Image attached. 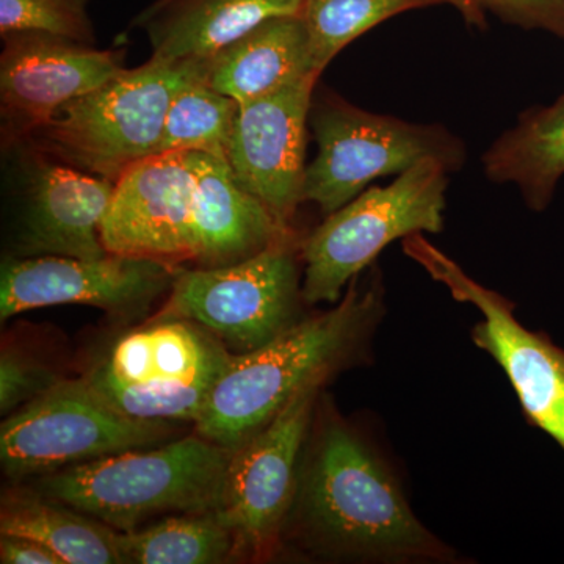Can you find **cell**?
<instances>
[{"instance_id": "cell-1", "label": "cell", "mask_w": 564, "mask_h": 564, "mask_svg": "<svg viewBox=\"0 0 564 564\" xmlns=\"http://www.w3.org/2000/svg\"><path fill=\"white\" fill-rule=\"evenodd\" d=\"M321 400L284 533L334 562H458L454 549L414 514L388 459L329 400Z\"/></svg>"}, {"instance_id": "cell-2", "label": "cell", "mask_w": 564, "mask_h": 564, "mask_svg": "<svg viewBox=\"0 0 564 564\" xmlns=\"http://www.w3.org/2000/svg\"><path fill=\"white\" fill-rule=\"evenodd\" d=\"M384 296L373 263L332 310L302 318L261 348L234 355L195 422L196 433L236 451L304 389L323 388L340 370L369 358L384 318Z\"/></svg>"}, {"instance_id": "cell-3", "label": "cell", "mask_w": 564, "mask_h": 564, "mask_svg": "<svg viewBox=\"0 0 564 564\" xmlns=\"http://www.w3.org/2000/svg\"><path fill=\"white\" fill-rule=\"evenodd\" d=\"M234 451L202 434L104 456L40 478L36 491L131 532L162 514L220 513Z\"/></svg>"}, {"instance_id": "cell-4", "label": "cell", "mask_w": 564, "mask_h": 564, "mask_svg": "<svg viewBox=\"0 0 564 564\" xmlns=\"http://www.w3.org/2000/svg\"><path fill=\"white\" fill-rule=\"evenodd\" d=\"M206 80V58L165 61L151 55L88 95L66 102L25 147L111 182L158 152L174 95ZM22 147V144H21Z\"/></svg>"}, {"instance_id": "cell-5", "label": "cell", "mask_w": 564, "mask_h": 564, "mask_svg": "<svg viewBox=\"0 0 564 564\" xmlns=\"http://www.w3.org/2000/svg\"><path fill=\"white\" fill-rule=\"evenodd\" d=\"M310 128L317 152L307 163L303 202L314 203L325 217L380 177L400 176L429 159L451 173L466 162L463 141L444 126L372 113L332 90L314 91Z\"/></svg>"}, {"instance_id": "cell-6", "label": "cell", "mask_w": 564, "mask_h": 564, "mask_svg": "<svg viewBox=\"0 0 564 564\" xmlns=\"http://www.w3.org/2000/svg\"><path fill=\"white\" fill-rule=\"evenodd\" d=\"M232 356L198 323L159 315L121 336L85 378L137 421L196 422Z\"/></svg>"}, {"instance_id": "cell-7", "label": "cell", "mask_w": 564, "mask_h": 564, "mask_svg": "<svg viewBox=\"0 0 564 564\" xmlns=\"http://www.w3.org/2000/svg\"><path fill=\"white\" fill-rule=\"evenodd\" d=\"M448 174L429 159L326 215L302 240L304 303L336 304L386 247L413 234L443 231Z\"/></svg>"}, {"instance_id": "cell-8", "label": "cell", "mask_w": 564, "mask_h": 564, "mask_svg": "<svg viewBox=\"0 0 564 564\" xmlns=\"http://www.w3.org/2000/svg\"><path fill=\"white\" fill-rule=\"evenodd\" d=\"M302 240L293 231L231 265L177 269L159 315L198 323L242 355L302 321Z\"/></svg>"}, {"instance_id": "cell-9", "label": "cell", "mask_w": 564, "mask_h": 564, "mask_svg": "<svg viewBox=\"0 0 564 564\" xmlns=\"http://www.w3.org/2000/svg\"><path fill=\"white\" fill-rule=\"evenodd\" d=\"M172 432L169 422L121 413L85 377L61 380L2 422L0 459L20 480L161 444Z\"/></svg>"}, {"instance_id": "cell-10", "label": "cell", "mask_w": 564, "mask_h": 564, "mask_svg": "<svg viewBox=\"0 0 564 564\" xmlns=\"http://www.w3.org/2000/svg\"><path fill=\"white\" fill-rule=\"evenodd\" d=\"M402 248L433 281L447 288L456 302L477 307L481 321L470 329L475 347L502 367L527 421L554 437L564 451L563 348L547 334L527 329L516 318L510 300L475 281L422 234L404 237Z\"/></svg>"}, {"instance_id": "cell-11", "label": "cell", "mask_w": 564, "mask_h": 564, "mask_svg": "<svg viewBox=\"0 0 564 564\" xmlns=\"http://www.w3.org/2000/svg\"><path fill=\"white\" fill-rule=\"evenodd\" d=\"M321 395L322 386L304 389L234 451L225 508L218 516L232 530L237 551L270 556L281 547Z\"/></svg>"}, {"instance_id": "cell-12", "label": "cell", "mask_w": 564, "mask_h": 564, "mask_svg": "<svg viewBox=\"0 0 564 564\" xmlns=\"http://www.w3.org/2000/svg\"><path fill=\"white\" fill-rule=\"evenodd\" d=\"M177 269L154 259L110 252L98 259H11L2 267L0 318L6 322L28 311L61 304L98 307L111 317H141L169 295Z\"/></svg>"}, {"instance_id": "cell-13", "label": "cell", "mask_w": 564, "mask_h": 564, "mask_svg": "<svg viewBox=\"0 0 564 564\" xmlns=\"http://www.w3.org/2000/svg\"><path fill=\"white\" fill-rule=\"evenodd\" d=\"M126 51L98 50L46 32L2 35V144L17 150L66 102L88 95L126 69Z\"/></svg>"}, {"instance_id": "cell-14", "label": "cell", "mask_w": 564, "mask_h": 564, "mask_svg": "<svg viewBox=\"0 0 564 564\" xmlns=\"http://www.w3.org/2000/svg\"><path fill=\"white\" fill-rule=\"evenodd\" d=\"M196 176L188 151L132 165L115 184L101 237L110 254L181 265L195 259Z\"/></svg>"}, {"instance_id": "cell-15", "label": "cell", "mask_w": 564, "mask_h": 564, "mask_svg": "<svg viewBox=\"0 0 564 564\" xmlns=\"http://www.w3.org/2000/svg\"><path fill=\"white\" fill-rule=\"evenodd\" d=\"M317 77L240 104L229 144L234 176L272 214L284 231L303 204L310 110Z\"/></svg>"}, {"instance_id": "cell-16", "label": "cell", "mask_w": 564, "mask_h": 564, "mask_svg": "<svg viewBox=\"0 0 564 564\" xmlns=\"http://www.w3.org/2000/svg\"><path fill=\"white\" fill-rule=\"evenodd\" d=\"M17 150L24 154L22 258L98 259L109 254L101 228L117 182L80 172L25 144Z\"/></svg>"}, {"instance_id": "cell-17", "label": "cell", "mask_w": 564, "mask_h": 564, "mask_svg": "<svg viewBox=\"0 0 564 564\" xmlns=\"http://www.w3.org/2000/svg\"><path fill=\"white\" fill-rule=\"evenodd\" d=\"M191 154L196 176L195 267L245 261L293 232L281 229L267 207L245 191L228 161L204 152Z\"/></svg>"}, {"instance_id": "cell-18", "label": "cell", "mask_w": 564, "mask_h": 564, "mask_svg": "<svg viewBox=\"0 0 564 564\" xmlns=\"http://www.w3.org/2000/svg\"><path fill=\"white\" fill-rule=\"evenodd\" d=\"M304 0H154L133 28L165 61L209 58L263 21L302 14Z\"/></svg>"}, {"instance_id": "cell-19", "label": "cell", "mask_w": 564, "mask_h": 564, "mask_svg": "<svg viewBox=\"0 0 564 564\" xmlns=\"http://www.w3.org/2000/svg\"><path fill=\"white\" fill-rule=\"evenodd\" d=\"M310 33L300 14L263 21L206 58V82L239 104L256 101L317 77Z\"/></svg>"}, {"instance_id": "cell-20", "label": "cell", "mask_w": 564, "mask_h": 564, "mask_svg": "<svg viewBox=\"0 0 564 564\" xmlns=\"http://www.w3.org/2000/svg\"><path fill=\"white\" fill-rule=\"evenodd\" d=\"M481 162L489 181L516 185L530 209L544 210L564 176V93L551 106L521 115Z\"/></svg>"}, {"instance_id": "cell-21", "label": "cell", "mask_w": 564, "mask_h": 564, "mask_svg": "<svg viewBox=\"0 0 564 564\" xmlns=\"http://www.w3.org/2000/svg\"><path fill=\"white\" fill-rule=\"evenodd\" d=\"M0 533L46 545L65 564L124 563L117 530L39 491L3 496Z\"/></svg>"}, {"instance_id": "cell-22", "label": "cell", "mask_w": 564, "mask_h": 564, "mask_svg": "<svg viewBox=\"0 0 564 564\" xmlns=\"http://www.w3.org/2000/svg\"><path fill=\"white\" fill-rule=\"evenodd\" d=\"M122 562L214 564L237 552L232 530L218 513L170 514L143 529L118 532Z\"/></svg>"}, {"instance_id": "cell-23", "label": "cell", "mask_w": 564, "mask_h": 564, "mask_svg": "<svg viewBox=\"0 0 564 564\" xmlns=\"http://www.w3.org/2000/svg\"><path fill=\"white\" fill-rule=\"evenodd\" d=\"M240 104L204 79L188 82L174 95L158 152H204L228 161Z\"/></svg>"}, {"instance_id": "cell-24", "label": "cell", "mask_w": 564, "mask_h": 564, "mask_svg": "<svg viewBox=\"0 0 564 564\" xmlns=\"http://www.w3.org/2000/svg\"><path fill=\"white\" fill-rule=\"evenodd\" d=\"M444 3L451 0H304L300 17L310 33L315 70L322 74L344 47L381 22Z\"/></svg>"}, {"instance_id": "cell-25", "label": "cell", "mask_w": 564, "mask_h": 564, "mask_svg": "<svg viewBox=\"0 0 564 564\" xmlns=\"http://www.w3.org/2000/svg\"><path fill=\"white\" fill-rule=\"evenodd\" d=\"M91 0H0V35L46 32L96 46Z\"/></svg>"}, {"instance_id": "cell-26", "label": "cell", "mask_w": 564, "mask_h": 564, "mask_svg": "<svg viewBox=\"0 0 564 564\" xmlns=\"http://www.w3.org/2000/svg\"><path fill=\"white\" fill-rule=\"evenodd\" d=\"M61 380L43 364L6 348L0 358V411L14 413Z\"/></svg>"}, {"instance_id": "cell-27", "label": "cell", "mask_w": 564, "mask_h": 564, "mask_svg": "<svg viewBox=\"0 0 564 564\" xmlns=\"http://www.w3.org/2000/svg\"><path fill=\"white\" fill-rule=\"evenodd\" d=\"M499 20L525 31H544L564 40V0H480Z\"/></svg>"}, {"instance_id": "cell-28", "label": "cell", "mask_w": 564, "mask_h": 564, "mask_svg": "<svg viewBox=\"0 0 564 564\" xmlns=\"http://www.w3.org/2000/svg\"><path fill=\"white\" fill-rule=\"evenodd\" d=\"M0 562L3 564H65L46 545L21 536L0 540Z\"/></svg>"}, {"instance_id": "cell-29", "label": "cell", "mask_w": 564, "mask_h": 564, "mask_svg": "<svg viewBox=\"0 0 564 564\" xmlns=\"http://www.w3.org/2000/svg\"><path fill=\"white\" fill-rule=\"evenodd\" d=\"M451 6L458 11L459 17L467 22L470 28L484 31L486 22V10L481 7L480 0H451Z\"/></svg>"}]
</instances>
